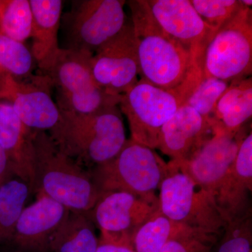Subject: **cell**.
I'll return each instance as SVG.
<instances>
[{
    "label": "cell",
    "mask_w": 252,
    "mask_h": 252,
    "mask_svg": "<svg viewBox=\"0 0 252 252\" xmlns=\"http://www.w3.org/2000/svg\"><path fill=\"white\" fill-rule=\"evenodd\" d=\"M140 79L188 97L203 77L193 55L166 34L152 16L147 0L128 1Z\"/></svg>",
    "instance_id": "6da1fadb"
},
{
    "label": "cell",
    "mask_w": 252,
    "mask_h": 252,
    "mask_svg": "<svg viewBox=\"0 0 252 252\" xmlns=\"http://www.w3.org/2000/svg\"><path fill=\"white\" fill-rule=\"evenodd\" d=\"M48 133L63 154L88 171L114 158L127 141L119 105L89 114L60 111L59 122Z\"/></svg>",
    "instance_id": "7a4b0ae2"
},
{
    "label": "cell",
    "mask_w": 252,
    "mask_h": 252,
    "mask_svg": "<svg viewBox=\"0 0 252 252\" xmlns=\"http://www.w3.org/2000/svg\"><path fill=\"white\" fill-rule=\"evenodd\" d=\"M32 146L31 193L88 215L101 195L90 172L63 154L46 131L34 130Z\"/></svg>",
    "instance_id": "3957f363"
},
{
    "label": "cell",
    "mask_w": 252,
    "mask_h": 252,
    "mask_svg": "<svg viewBox=\"0 0 252 252\" xmlns=\"http://www.w3.org/2000/svg\"><path fill=\"white\" fill-rule=\"evenodd\" d=\"M168 165L154 149L127 140L114 158L89 170L100 193L124 191L153 195L167 175Z\"/></svg>",
    "instance_id": "277c9868"
},
{
    "label": "cell",
    "mask_w": 252,
    "mask_h": 252,
    "mask_svg": "<svg viewBox=\"0 0 252 252\" xmlns=\"http://www.w3.org/2000/svg\"><path fill=\"white\" fill-rule=\"evenodd\" d=\"M167 165L158 196L160 212L190 229L216 236L223 233L227 223L213 197L172 162Z\"/></svg>",
    "instance_id": "5b68a950"
},
{
    "label": "cell",
    "mask_w": 252,
    "mask_h": 252,
    "mask_svg": "<svg viewBox=\"0 0 252 252\" xmlns=\"http://www.w3.org/2000/svg\"><path fill=\"white\" fill-rule=\"evenodd\" d=\"M92 56L61 48L54 62L42 72L57 89L59 111L89 114L119 105L121 96L109 95L94 81L91 72Z\"/></svg>",
    "instance_id": "8992f818"
},
{
    "label": "cell",
    "mask_w": 252,
    "mask_h": 252,
    "mask_svg": "<svg viewBox=\"0 0 252 252\" xmlns=\"http://www.w3.org/2000/svg\"><path fill=\"white\" fill-rule=\"evenodd\" d=\"M252 72V12L245 7L215 31L202 59L203 77L233 81Z\"/></svg>",
    "instance_id": "52a82bcc"
},
{
    "label": "cell",
    "mask_w": 252,
    "mask_h": 252,
    "mask_svg": "<svg viewBox=\"0 0 252 252\" xmlns=\"http://www.w3.org/2000/svg\"><path fill=\"white\" fill-rule=\"evenodd\" d=\"M123 0H81L63 18L66 47L94 55L125 27Z\"/></svg>",
    "instance_id": "ba28073f"
},
{
    "label": "cell",
    "mask_w": 252,
    "mask_h": 252,
    "mask_svg": "<svg viewBox=\"0 0 252 252\" xmlns=\"http://www.w3.org/2000/svg\"><path fill=\"white\" fill-rule=\"evenodd\" d=\"M187 100L182 94L140 79L121 95L119 107L127 118L130 139L155 149L158 147L162 126Z\"/></svg>",
    "instance_id": "9c48e42d"
},
{
    "label": "cell",
    "mask_w": 252,
    "mask_h": 252,
    "mask_svg": "<svg viewBox=\"0 0 252 252\" xmlns=\"http://www.w3.org/2000/svg\"><path fill=\"white\" fill-rule=\"evenodd\" d=\"M158 210L156 194L139 195L113 191L101 194L88 216L100 231L99 241L132 248L135 232Z\"/></svg>",
    "instance_id": "30bf717a"
},
{
    "label": "cell",
    "mask_w": 252,
    "mask_h": 252,
    "mask_svg": "<svg viewBox=\"0 0 252 252\" xmlns=\"http://www.w3.org/2000/svg\"><path fill=\"white\" fill-rule=\"evenodd\" d=\"M91 66L96 84L109 95L121 96L137 84L139 63L131 22L93 55Z\"/></svg>",
    "instance_id": "8fae6325"
},
{
    "label": "cell",
    "mask_w": 252,
    "mask_h": 252,
    "mask_svg": "<svg viewBox=\"0 0 252 252\" xmlns=\"http://www.w3.org/2000/svg\"><path fill=\"white\" fill-rule=\"evenodd\" d=\"M47 78L18 80L0 73V100L9 102L25 125L34 130L49 131L59 122L60 111L50 94Z\"/></svg>",
    "instance_id": "7c38bea8"
},
{
    "label": "cell",
    "mask_w": 252,
    "mask_h": 252,
    "mask_svg": "<svg viewBox=\"0 0 252 252\" xmlns=\"http://www.w3.org/2000/svg\"><path fill=\"white\" fill-rule=\"evenodd\" d=\"M210 140L188 160L173 165L189 175L204 190L213 197L234 161L239 146L245 136L243 127L237 133L215 130Z\"/></svg>",
    "instance_id": "4fadbf2b"
},
{
    "label": "cell",
    "mask_w": 252,
    "mask_h": 252,
    "mask_svg": "<svg viewBox=\"0 0 252 252\" xmlns=\"http://www.w3.org/2000/svg\"><path fill=\"white\" fill-rule=\"evenodd\" d=\"M152 16L162 31L189 50L200 63L215 30L207 26L190 0H147Z\"/></svg>",
    "instance_id": "5bb4252c"
},
{
    "label": "cell",
    "mask_w": 252,
    "mask_h": 252,
    "mask_svg": "<svg viewBox=\"0 0 252 252\" xmlns=\"http://www.w3.org/2000/svg\"><path fill=\"white\" fill-rule=\"evenodd\" d=\"M69 211L46 195H36V200L23 209L11 242L17 252H50L53 235Z\"/></svg>",
    "instance_id": "9a60e30c"
},
{
    "label": "cell",
    "mask_w": 252,
    "mask_h": 252,
    "mask_svg": "<svg viewBox=\"0 0 252 252\" xmlns=\"http://www.w3.org/2000/svg\"><path fill=\"white\" fill-rule=\"evenodd\" d=\"M215 133V129L208 119L183 104L162 126L158 149L171 160L185 161Z\"/></svg>",
    "instance_id": "2e32d148"
},
{
    "label": "cell",
    "mask_w": 252,
    "mask_h": 252,
    "mask_svg": "<svg viewBox=\"0 0 252 252\" xmlns=\"http://www.w3.org/2000/svg\"><path fill=\"white\" fill-rule=\"evenodd\" d=\"M252 190V133L250 132L242 140L234 161L214 195L226 223L251 213Z\"/></svg>",
    "instance_id": "e0dca14e"
},
{
    "label": "cell",
    "mask_w": 252,
    "mask_h": 252,
    "mask_svg": "<svg viewBox=\"0 0 252 252\" xmlns=\"http://www.w3.org/2000/svg\"><path fill=\"white\" fill-rule=\"evenodd\" d=\"M34 130L25 125L9 102L0 100V147L7 156L13 174L32 182Z\"/></svg>",
    "instance_id": "ac0fdd59"
},
{
    "label": "cell",
    "mask_w": 252,
    "mask_h": 252,
    "mask_svg": "<svg viewBox=\"0 0 252 252\" xmlns=\"http://www.w3.org/2000/svg\"><path fill=\"white\" fill-rule=\"evenodd\" d=\"M32 26L31 53L41 72L54 62L61 48L58 34L63 2L61 0H30Z\"/></svg>",
    "instance_id": "d6986e66"
},
{
    "label": "cell",
    "mask_w": 252,
    "mask_h": 252,
    "mask_svg": "<svg viewBox=\"0 0 252 252\" xmlns=\"http://www.w3.org/2000/svg\"><path fill=\"white\" fill-rule=\"evenodd\" d=\"M252 116V77L230 84L217 102L210 122L215 130L235 134Z\"/></svg>",
    "instance_id": "ffe728a7"
},
{
    "label": "cell",
    "mask_w": 252,
    "mask_h": 252,
    "mask_svg": "<svg viewBox=\"0 0 252 252\" xmlns=\"http://www.w3.org/2000/svg\"><path fill=\"white\" fill-rule=\"evenodd\" d=\"M95 225L86 214L71 212L50 242V252H97Z\"/></svg>",
    "instance_id": "44dd1931"
},
{
    "label": "cell",
    "mask_w": 252,
    "mask_h": 252,
    "mask_svg": "<svg viewBox=\"0 0 252 252\" xmlns=\"http://www.w3.org/2000/svg\"><path fill=\"white\" fill-rule=\"evenodd\" d=\"M31 194L29 185L18 177H12L0 186V244L11 240Z\"/></svg>",
    "instance_id": "7402d4cb"
},
{
    "label": "cell",
    "mask_w": 252,
    "mask_h": 252,
    "mask_svg": "<svg viewBox=\"0 0 252 252\" xmlns=\"http://www.w3.org/2000/svg\"><path fill=\"white\" fill-rule=\"evenodd\" d=\"M179 225L159 209L135 232L132 248L135 252H161Z\"/></svg>",
    "instance_id": "603a6c76"
},
{
    "label": "cell",
    "mask_w": 252,
    "mask_h": 252,
    "mask_svg": "<svg viewBox=\"0 0 252 252\" xmlns=\"http://www.w3.org/2000/svg\"><path fill=\"white\" fill-rule=\"evenodd\" d=\"M32 26L29 0H0V32L23 43L31 37Z\"/></svg>",
    "instance_id": "cb8c5ba5"
},
{
    "label": "cell",
    "mask_w": 252,
    "mask_h": 252,
    "mask_svg": "<svg viewBox=\"0 0 252 252\" xmlns=\"http://www.w3.org/2000/svg\"><path fill=\"white\" fill-rule=\"evenodd\" d=\"M33 61L31 51L24 43L0 32V73L9 74L18 80L31 79Z\"/></svg>",
    "instance_id": "d4e9b609"
},
{
    "label": "cell",
    "mask_w": 252,
    "mask_h": 252,
    "mask_svg": "<svg viewBox=\"0 0 252 252\" xmlns=\"http://www.w3.org/2000/svg\"><path fill=\"white\" fill-rule=\"evenodd\" d=\"M231 83L214 77H202L192 94L186 101V105L191 107L202 117L210 121L221 96Z\"/></svg>",
    "instance_id": "484cf974"
},
{
    "label": "cell",
    "mask_w": 252,
    "mask_h": 252,
    "mask_svg": "<svg viewBox=\"0 0 252 252\" xmlns=\"http://www.w3.org/2000/svg\"><path fill=\"white\" fill-rule=\"evenodd\" d=\"M194 9L207 26L217 31L245 7L238 0H190Z\"/></svg>",
    "instance_id": "4316f807"
},
{
    "label": "cell",
    "mask_w": 252,
    "mask_h": 252,
    "mask_svg": "<svg viewBox=\"0 0 252 252\" xmlns=\"http://www.w3.org/2000/svg\"><path fill=\"white\" fill-rule=\"evenodd\" d=\"M216 235L179 225L161 252H212Z\"/></svg>",
    "instance_id": "83f0119b"
},
{
    "label": "cell",
    "mask_w": 252,
    "mask_h": 252,
    "mask_svg": "<svg viewBox=\"0 0 252 252\" xmlns=\"http://www.w3.org/2000/svg\"><path fill=\"white\" fill-rule=\"evenodd\" d=\"M218 252H252V212L227 223Z\"/></svg>",
    "instance_id": "f1b7e54d"
},
{
    "label": "cell",
    "mask_w": 252,
    "mask_h": 252,
    "mask_svg": "<svg viewBox=\"0 0 252 252\" xmlns=\"http://www.w3.org/2000/svg\"><path fill=\"white\" fill-rule=\"evenodd\" d=\"M15 177L11 170L9 159L3 149L0 147V186Z\"/></svg>",
    "instance_id": "f546056e"
},
{
    "label": "cell",
    "mask_w": 252,
    "mask_h": 252,
    "mask_svg": "<svg viewBox=\"0 0 252 252\" xmlns=\"http://www.w3.org/2000/svg\"><path fill=\"white\" fill-rule=\"evenodd\" d=\"M97 252H135L133 249L127 245L104 243L99 240Z\"/></svg>",
    "instance_id": "4dcf8cb0"
},
{
    "label": "cell",
    "mask_w": 252,
    "mask_h": 252,
    "mask_svg": "<svg viewBox=\"0 0 252 252\" xmlns=\"http://www.w3.org/2000/svg\"><path fill=\"white\" fill-rule=\"evenodd\" d=\"M241 2L243 3L245 7L251 8L252 5V1L251 0H242Z\"/></svg>",
    "instance_id": "1f68e13d"
}]
</instances>
